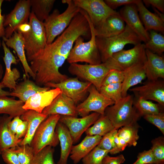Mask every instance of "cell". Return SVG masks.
<instances>
[{
    "label": "cell",
    "mask_w": 164,
    "mask_h": 164,
    "mask_svg": "<svg viewBox=\"0 0 164 164\" xmlns=\"http://www.w3.org/2000/svg\"><path fill=\"white\" fill-rule=\"evenodd\" d=\"M67 58L58 53L50 45H47L28 60L35 75V83L39 86H44L48 83H59L67 79L66 75L59 70Z\"/></svg>",
    "instance_id": "6da1fadb"
},
{
    "label": "cell",
    "mask_w": 164,
    "mask_h": 164,
    "mask_svg": "<svg viewBox=\"0 0 164 164\" xmlns=\"http://www.w3.org/2000/svg\"><path fill=\"white\" fill-rule=\"evenodd\" d=\"M80 37L87 39L91 37L88 22L80 9L67 28L50 45L60 54L68 58L74 43Z\"/></svg>",
    "instance_id": "7a4b0ae2"
},
{
    "label": "cell",
    "mask_w": 164,
    "mask_h": 164,
    "mask_svg": "<svg viewBox=\"0 0 164 164\" xmlns=\"http://www.w3.org/2000/svg\"><path fill=\"white\" fill-rule=\"evenodd\" d=\"M83 13L87 18L90 26V39L88 41L85 42L82 37L78 38L67 60L70 64L78 62H85L92 65L101 64L102 63L96 43L94 26L86 12L83 11Z\"/></svg>",
    "instance_id": "3957f363"
},
{
    "label": "cell",
    "mask_w": 164,
    "mask_h": 164,
    "mask_svg": "<svg viewBox=\"0 0 164 164\" xmlns=\"http://www.w3.org/2000/svg\"><path fill=\"white\" fill-rule=\"evenodd\" d=\"M96 41L102 63L113 54L122 50L127 44L136 46L142 42L138 36L127 25L119 34L110 37L96 36Z\"/></svg>",
    "instance_id": "277c9868"
},
{
    "label": "cell",
    "mask_w": 164,
    "mask_h": 164,
    "mask_svg": "<svg viewBox=\"0 0 164 164\" xmlns=\"http://www.w3.org/2000/svg\"><path fill=\"white\" fill-rule=\"evenodd\" d=\"M62 2L67 5L66 10L60 13L57 9H54L43 22L47 45L51 44L55 39L64 31L80 12V9L75 5L73 0H63Z\"/></svg>",
    "instance_id": "5b68a950"
},
{
    "label": "cell",
    "mask_w": 164,
    "mask_h": 164,
    "mask_svg": "<svg viewBox=\"0 0 164 164\" xmlns=\"http://www.w3.org/2000/svg\"><path fill=\"white\" fill-rule=\"evenodd\" d=\"M134 97L127 94L113 105L108 107L104 115L115 129L137 122L140 118L133 106Z\"/></svg>",
    "instance_id": "8992f818"
},
{
    "label": "cell",
    "mask_w": 164,
    "mask_h": 164,
    "mask_svg": "<svg viewBox=\"0 0 164 164\" xmlns=\"http://www.w3.org/2000/svg\"><path fill=\"white\" fill-rule=\"evenodd\" d=\"M60 117L59 114L49 115L39 125L30 145L34 154L47 146L53 147L58 145L55 128Z\"/></svg>",
    "instance_id": "52a82bcc"
},
{
    "label": "cell",
    "mask_w": 164,
    "mask_h": 164,
    "mask_svg": "<svg viewBox=\"0 0 164 164\" xmlns=\"http://www.w3.org/2000/svg\"><path fill=\"white\" fill-rule=\"evenodd\" d=\"M29 23L31 27L29 31L22 33L24 39V49L27 61L47 45L43 22L38 20L34 13L31 12Z\"/></svg>",
    "instance_id": "ba28073f"
},
{
    "label": "cell",
    "mask_w": 164,
    "mask_h": 164,
    "mask_svg": "<svg viewBox=\"0 0 164 164\" xmlns=\"http://www.w3.org/2000/svg\"><path fill=\"white\" fill-rule=\"evenodd\" d=\"M145 44L141 43L131 49L114 53L103 63L110 70L123 71L135 64L145 63Z\"/></svg>",
    "instance_id": "9c48e42d"
},
{
    "label": "cell",
    "mask_w": 164,
    "mask_h": 164,
    "mask_svg": "<svg viewBox=\"0 0 164 164\" xmlns=\"http://www.w3.org/2000/svg\"><path fill=\"white\" fill-rule=\"evenodd\" d=\"M70 64L68 69L70 73L91 83L99 91L104 77L110 70L103 63L96 65Z\"/></svg>",
    "instance_id": "30bf717a"
},
{
    "label": "cell",
    "mask_w": 164,
    "mask_h": 164,
    "mask_svg": "<svg viewBox=\"0 0 164 164\" xmlns=\"http://www.w3.org/2000/svg\"><path fill=\"white\" fill-rule=\"evenodd\" d=\"M114 103L101 94L92 84L89 89L87 97L76 107L78 115L82 117L88 115L91 111L104 115L106 109Z\"/></svg>",
    "instance_id": "8fae6325"
},
{
    "label": "cell",
    "mask_w": 164,
    "mask_h": 164,
    "mask_svg": "<svg viewBox=\"0 0 164 164\" xmlns=\"http://www.w3.org/2000/svg\"><path fill=\"white\" fill-rule=\"evenodd\" d=\"M75 5L85 12L94 27L101 24L110 15L118 13L103 0H73Z\"/></svg>",
    "instance_id": "7c38bea8"
},
{
    "label": "cell",
    "mask_w": 164,
    "mask_h": 164,
    "mask_svg": "<svg viewBox=\"0 0 164 164\" xmlns=\"http://www.w3.org/2000/svg\"><path fill=\"white\" fill-rule=\"evenodd\" d=\"M91 85L90 82L80 81L76 77L68 78L58 83H48L44 86L59 89L61 92L71 99L76 104L87 98Z\"/></svg>",
    "instance_id": "4fadbf2b"
},
{
    "label": "cell",
    "mask_w": 164,
    "mask_h": 164,
    "mask_svg": "<svg viewBox=\"0 0 164 164\" xmlns=\"http://www.w3.org/2000/svg\"><path fill=\"white\" fill-rule=\"evenodd\" d=\"M30 0H20L14 9L5 16L3 25L5 37L9 38L16 31L19 26L29 22L30 14Z\"/></svg>",
    "instance_id": "5bb4252c"
},
{
    "label": "cell",
    "mask_w": 164,
    "mask_h": 164,
    "mask_svg": "<svg viewBox=\"0 0 164 164\" xmlns=\"http://www.w3.org/2000/svg\"><path fill=\"white\" fill-rule=\"evenodd\" d=\"M101 115L94 112L81 118L60 115L59 121L68 129L73 139V143L77 142L83 134L93 125Z\"/></svg>",
    "instance_id": "9a60e30c"
},
{
    "label": "cell",
    "mask_w": 164,
    "mask_h": 164,
    "mask_svg": "<svg viewBox=\"0 0 164 164\" xmlns=\"http://www.w3.org/2000/svg\"><path fill=\"white\" fill-rule=\"evenodd\" d=\"M129 90L136 97L154 101L164 106V81L163 80H148L144 85Z\"/></svg>",
    "instance_id": "2e32d148"
},
{
    "label": "cell",
    "mask_w": 164,
    "mask_h": 164,
    "mask_svg": "<svg viewBox=\"0 0 164 164\" xmlns=\"http://www.w3.org/2000/svg\"><path fill=\"white\" fill-rule=\"evenodd\" d=\"M119 13L126 25L138 36L145 43L149 40V34L145 29L139 17L137 6L133 4L124 6Z\"/></svg>",
    "instance_id": "e0dca14e"
},
{
    "label": "cell",
    "mask_w": 164,
    "mask_h": 164,
    "mask_svg": "<svg viewBox=\"0 0 164 164\" xmlns=\"http://www.w3.org/2000/svg\"><path fill=\"white\" fill-rule=\"evenodd\" d=\"M76 107L71 99L61 92L42 113L48 116L59 114L77 117Z\"/></svg>",
    "instance_id": "ac0fdd59"
},
{
    "label": "cell",
    "mask_w": 164,
    "mask_h": 164,
    "mask_svg": "<svg viewBox=\"0 0 164 164\" xmlns=\"http://www.w3.org/2000/svg\"><path fill=\"white\" fill-rule=\"evenodd\" d=\"M61 92L59 89L55 88L37 93L27 100L24 103L23 108L26 110H33L42 113L43 110Z\"/></svg>",
    "instance_id": "d6986e66"
},
{
    "label": "cell",
    "mask_w": 164,
    "mask_h": 164,
    "mask_svg": "<svg viewBox=\"0 0 164 164\" xmlns=\"http://www.w3.org/2000/svg\"><path fill=\"white\" fill-rule=\"evenodd\" d=\"M2 39L8 47L12 48L16 53L24 68L25 77H29L30 76L34 80L35 75L28 63L26 55L24 40L22 34L15 31L10 37L7 38L4 36L2 37Z\"/></svg>",
    "instance_id": "ffe728a7"
},
{
    "label": "cell",
    "mask_w": 164,
    "mask_h": 164,
    "mask_svg": "<svg viewBox=\"0 0 164 164\" xmlns=\"http://www.w3.org/2000/svg\"><path fill=\"white\" fill-rule=\"evenodd\" d=\"M2 45L4 53L3 59L5 64V70L1 81L5 87L14 90L16 85V81L20 77V74L17 68H15L12 69L11 65L12 64H17L18 60L10 51L3 40L2 42Z\"/></svg>",
    "instance_id": "44dd1931"
},
{
    "label": "cell",
    "mask_w": 164,
    "mask_h": 164,
    "mask_svg": "<svg viewBox=\"0 0 164 164\" xmlns=\"http://www.w3.org/2000/svg\"><path fill=\"white\" fill-rule=\"evenodd\" d=\"M125 22L119 13L108 17L100 25L94 27L96 36L110 37L123 32L125 27Z\"/></svg>",
    "instance_id": "7402d4cb"
},
{
    "label": "cell",
    "mask_w": 164,
    "mask_h": 164,
    "mask_svg": "<svg viewBox=\"0 0 164 164\" xmlns=\"http://www.w3.org/2000/svg\"><path fill=\"white\" fill-rule=\"evenodd\" d=\"M145 63L135 64L123 71L124 79L122 83L123 97L127 95L128 91L131 88L141 83L146 78Z\"/></svg>",
    "instance_id": "603a6c76"
},
{
    "label": "cell",
    "mask_w": 164,
    "mask_h": 164,
    "mask_svg": "<svg viewBox=\"0 0 164 164\" xmlns=\"http://www.w3.org/2000/svg\"><path fill=\"white\" fill-rule=\"evenodd\" d=\"M146 60L144 63L146 78L149 81L164 78V59L146 49Z\"/></svg>",
    "instance_id": "cb8c5ba5"
},
{
    "label": "cell",
    "mask_w": 164,
    "mask_h": 164,
    "mask_svg": "<svg viewBox=\"0 0 164 164\" xmlns=\"http://www.w3.org/2000/svg\"><path fill=\"white\" fill-rule=\"evenodd\" d=\"M55 131L60 146V154L57 164H67L73 143L72 137L66 126L59 122L57 123Z\"/></svg>",
    "instance_id": "d4e9b609"
},
{
    "label": "cell",
    "mask_w": 164,
    "mask_h": 164,
    "mask_svg": "<svg viewBox=\"0 0 164 164\" xmlns=\"http://www.w3.org/2000/svg\"><path fill=\"white\" fill-rule=\"evenodd\" d=\"M48 116L33 110H27L20 116L21 120L26 121L28 124L27 133L19 145H30L35 132L40 124L48 117Z\"/></svg>",
    "instance_id": "484cf974"
},
{
    "label": "cell",
    "mask_w": 164,
    "mask_h": 164,
    "mask_svg": "<svg viewBox=\"0 0 164 164\" xmlns=\"http://www.w3.org/2000/svg\"><path fill=\"white\" fill-rule=\"evenodd\" d=\"M102 137L100 136L86 135L78 144L72 146L70 158L74 164L78 163L82 159L100 142Z\"/></svg>",
    "instance_id": "4316f807"
},
{
    "label": "cell",
    "mask_w": 164,
    "mask_h": 164,
    "mask_svg": "<svg viewBox=\"0 0 164 164\" xmlns=\"http://www.w3.org/2000/svg\"><path fill=\"white\" fill-rule=\"evenodd\" d=\"M141 20L145 29L163 32L164 21L155 13L150 12L145 7L142 0H138L135 4Z\"/></svg>",
    "instance_id": "83f0119b"
},
{
    "label": "cell",
    "mask_w": 164,
    "mask_h": 164,
    "mask_svg": "<svg viewBox=\"0 0 164 164\" xmlns=\"http://www.w3.org/2000/svg\"><path fill=\"white\" fill-rule=\"evenodd\" d=\"M50 89V88L49 87H41L32 80L26 78L16 84L15 89L10 92V96L17 97L19 100L25 103L34 94Z\"/></svg>",
    "instance_id": "f1b7e54d"
},
{
    "label": "cell",
    "mask_w": 164,
    "mask_h": 164,
    "mask_svg": "<svg viewBox=\"0 0 164 164\" xmlns=\"http://www.w3.org/2000/svg\"><path fill=\"white\" fill-rule=\"evenodd\" d=\"M12 119L6 115L0 117V145L2 151L19 145L22 139H17L9 129L8 124Z\"/></svg>",
    "instance_id": "f546056e"
},
{
    "label": "cell",
    "mask_w": 164,
    "mask_h": 164,
    "mask_svg": "<svg viewBox=\"0 0 164 164\" xmlns=\"http://www.w3.org/2000/svg\"><path fill=\"white\" fill-rule=\"evenodd\" d=\"M24 103L13 97L0 96V114H5L13 118L20 116L26 111L23 108Z\"/></svg>",
    "instance_id": "4dcf8cb0"
},
{
    "label": "cell",
    "mask_w": 164,
    "mask_h": 164,
    "mask_svg": "<svg viewBox=\"0 0 164 164\" xmlns=\"http://www.w3.org/2000/svg\"><path fill=\"white\" fill-rule=\"evenodd\" d=\"M139 126L137 122L120 128L117 135L122 143L125 145L135 146L139 138Z\"/></svg>",
    "instance_id": "1f68e13d"
},
{
    "label": "cell",
    "mask_w": 164,
    "mask_h": 164,
    "mask_svg": "<svg viewBox=\"0 0 164 164\" xmlns=\"http://www.w3.org/2000/svg\"><path fill=\"white\" fill-rule=\"evenodd\" d=\"M133 104L140 117L163 112L164 106L142 98H134Z\"/></svg>",
    "instance_id": "d6a6232c"
},
{
    "label": "cell",
    "mask_w": 164,
    "mask_h": 164,
    "mask_svg": "<svg viewBox=\"0 0 164 164\" xmlns=\"http://www.w3.org/2000/svg\"><path fill=\"white\" fill-rule=\"evenodd\" d=\"M55 0H30L31 12L39 21L43 22L48 17Z\"/></svg>",
    "instance_id": "836d02e7"
},
{
    "label": "cell",
    "mask_w": 164,
    "mask_h": 164,
    "mask_svg": "<svg viewBox=\"0 0 164 164\" xmlns=\"http://www.w3.org/2000/svg\"><path fill=\"white\" fill-rule=\"evenodd\" d=\"M85 132L86 135H99L103 137L115 128L106 115H101L99 118Z\"/></svg>",
    "instance_id": "e575fe53"
},
{
    "label": "cell",
    "mask_w": 164,
    "mask_h": 164,
    "mask_svg": "<svg viewBox=\"0 0 164 164\" xmlns=\"http://www.w3.org/2000/svg\"><path fill=\"white\" fill-rule=\"evenodd\" d=\"M149 39L145 44L146 49L152 53L161 56L164 51V37L156 31H149Z\"/></svg>",
    "instance_id": "d590c367"
},
{
    "label": "cell",
    "mask_w": 164,
    "mask_h": 164,
    "mask_svg": "<svg viewBox=\"0 0 164 164\" xmlns=\"http://www.w3.org/2000/svg\"><path fill=\"white\" fill-rule=\"evenodd\" d=\"M99 92L115 103L123 97L122 94V83H114L102 86Z\"/></svg>",
    "instance_id": "8d00e7d4"
},
{
    "label": "cell",
    "mask_w": 164,
    "mask_h": 164,
    "mask_svg": "<svg viewBox=\"0 0 164 164\" xmlns=\"http://www.w3.org/2000/svg\"><path fill=\"white\" fill-rule=\"evenodd\" d=\"M54 149L47 146L34 154L30 164H55L53 159Z\"/></svg>",
    "instance_id": "74e56055"
},
{
    "label": "cell",
    "mask_w": 164,
    "mask_h": 164,
    "mask_svg": "<svg viewBox=\"0 0 164 164\" xmlns=\"http://www.w3.org/2000/svg\"><path fill=\"white\" fill-rule=\"evenodd\" d=\"M11 148L17 154L20 164H30L34 154L29 145H19Z\"/></svg>",
    "instance_id": "f35d334b"
},
{
    "label": "cell",
    "mask_w": 164,
    "mask_h": 164,
    "mask_svg": "<svg viewBox=\"0 0 164 164\" xmlns=\"http://www.w3.org/2000/svg\"><path fill=\"white\" fill-rule=\"evenodd\" d=\"M118 129L114 128L103 136L97 146L101 149L108 151L111 154L119 153L114 142L115 136Z\"/></svg>",
    "instance_id": "ab89813d"
},
{
    "label": "cell",
    "mask_w": 164,
    "mask_h": 164,
    "mask_svg": "<svg viewBox=\"0 0 164 164\" xmlns=\"http://www.w3.org/2000/svg\"><path fill=\"white\" fill-rule=\"evenodd\" d=\"M109 153L97 146L82 159L83 164H99Z\"/></svg>",
    "instance_id": "60d3db41"
},
{
    "label": "cell",
    "mask_w": 164,
    "mask_h": 164,
    "mask_svg": "<svg viewBox=\"0 0 164 164\" xmlns=\"http://www.w3.org/2000/svg\"><path fill=\"white\" fill-rule=\"evenodd\" d=\"M151 149L157 164H164V138L163 136L155 138L151 141Z\"/></svg>",
    "instance_id": "b9f144b4"
},
{
    "label": "cell",
    "mask_w": 164,
    "mask_h": 164,
    "mask_svg": "<svg viewBox=\"0 0 164 164\" xmlns=\"http://www.w3.org/2000/svg\"><path fill=\"white\" fill-rule=\"evenodd\" d=\"M124 79L123 71L115 70H110L104 77L101 86L112 83H122Z\"/></svg>",
    "instance_id": "7bdbcfd3"
},
{
    "label": "cell",
    "mask_w": 164,
    "mask_h": 164,
    "mask_svg": "<svg viewBox=\"0 0 164 164\" xmlns=\"http://www.w3.org/2000/svg\"><path fill=\"white\" fill-rule=\"evenodd\" d=\"M147 121L156 126L164 135V113L147 115L143 116Z\"/></svg>",
    "instance_id": "ee69618b"
},
{
    "label": "cell",
    "mask_w": 164,
    "mask_h": 164,
    "mask_svg": "<svg viewBox=\"0 0 164 164\" xmlns=\"http://www.w3.org/2000/svg\"><path fill=\"white\" fill-rule=\"evenodd\" d=\"M132 164H157V163L150 149L139 153L137 160Z\"/></svg>",
    "instance_id": "f6af8a7d"
},
{
    "label": "cell",
    "mask_w": 164,
    "mask_h": 164,
    "mask_svg": "<svg viewBox=\"0 0 164 164\" xmlns=\"http://www.w3.org/2000/svg\"><path fill=\"white\" fill-rule=\"evenodd\" d=\"M1 154L3 161L7 164H20L17 154L11 148L3 150Z\"/></svg>",
    "instance_id": "bcb514c9"
},
{
    "label": "cell",
    "mask_w": 164,
    "mask_h": 164,
    "mask_svg": "<svg viewBox=\"0 0 164 164\" xmlns=\"http://www.w3.org/2000/svg\"><path fill=\"white\" fill-rule=\"evenodd\" d=\"M138 0H105L106 4L111 9L115 10L119 7L131 4H136Z\"/></svg>",
    "instance_id": "7dc6e473"
},
{
    "label": "cell",
    "mask_w": 164,
    "mask_h": 164,
    "mask_svg": "<svg viewBox=\"0 0 164 164\" xmlns=\"http://www.w3.org/2000/svg\"><path fill=\"white\" fill-rule=\"evenodd\" d=\"M125 161L124 156L120 154L116 157L111 156L108 155L103 159L102 164H121Z\"/></svg>",
    "instance_id": "c3c4849f"
},
{
    "label": "cell",
    "mask_w": 164,
    "mask_h": 164,
    "mask_svg": "<svg viewBox=\"0 0 164 164\" xmlns=\"http://www.w3.org/2000/svg\"><path fill=\"white\" fill-rule=\"evenodd\" d=\"M28 128V124L26 121H22L18 126L15 134V136L18 139L23 138L26 135Z\"/></svg>",
    "instance_id": "681fc988"
},
{
    "label": "cell",
    "mask_w": 164,
    "mask_h": 164,
    "mask_svg": "<svg viewBox=\"0 0 164 164\" xmlns=\"http://www.w3.org/2000/svg\"><path fill=\"white\" fill-rule=\"evenodd\" d=\"M142 2L146 5H151L161 12L164 13V0H143Z\"/></svg>",
    "instance_id": "f907efd6"
},
{
    "label": "cell",
    "mask_w": 164,
    "mask_h": 164,
    "mask_svg": "<svg viewBox=\"0 0 164 164\" xmlns=\"http://www.w3.org/2000/svg\"><path fill=\"white\" fill-rule=\"evenodd\" d=\"M20 116H17L13 118L8 124V127L10 131L15 135L16 129L22 121Z\"/></svg>",
    "instance_id": "816d5d0a"
},
{
    "label": "cell",
    "mask_w": 164,
    "mask_h": 164,
    "mask_svg": "<svg viewBox=\"0 0 164 164\" xmlns=\"http://www.w3.org/2000/svg\"><path fill=\"white\" fill-rule=\"evenodd\" d=\"M4 0H0V37H3L5 36V28L3 23L5 16L2 14L1 7Z\"/></svg>",
    "instance_id": "f5cc1de1"
},
{
    "label": "cell",
    "mask_w": 164,
    "mask_h": 164,
    "mask_svg": "<svg viewBox=\"0 0 164 164\" xmlns=\"http://www.w3.org/2000/svg\"><path fill=\"white\" fill-rule=\"evenodd\" d=\"M31 27L29 22L19 26L16 31H18L21 33H24L29 32L30 29Z\"/></svg>",
    "instance_id": "db71d44e"
},
{
    "label": "cell",
    "mask_w": 164,
    "mask_h": 164,
    "mask_svg": "<svg viewBox=\"0 0 164 164\" xmlns=\"http://www.w3.org/2000/svg\"><path fill=\"white\" fill-rule=\"evenodd\" d=\"M5 86L1 81L0 82V96H10V92L3 90V88Z\"/></svg>",
    "instance_id": "11a10c76"
},
{
    "label": "cell",
    "mask_w": 164,
    "mask_h": 164,
    "mask_svg": "<svg viewBox=\"0 0 164 164\" xmlns=\"http://www.w3.org/2000/svg\"><path fill=\"white\" fill-rule=\"evenodd\" d=\"M152 9L155 12V13L157 15L160 19L164 21V14L154 8L153 7Z\"/></svg>",
    "instance_id": "9f6ffc18"
},
{
    "label": "cell",
    "mask_w": 164,
    "mask_h": 164,
    "mask_svg": "<svg viewBox=\"0 0 164 164\" xmlns=\"http://www.w3.org/2000/svg\"><path fill=\"white\" fill-rule=\"evenodd\" d=\"M3 73V70L2 65L0 63V80L1 79L2 77Z\"/></svg>",
    "instance_id": "6f0895ef"
},
{
    "label": "cell",
    "mask_w": 164,
    "mask_h": 164,
    "mask_svg": "<svg viewBox=\"0 0 164 164\" xmlns=\"http://www.w3.org/2000/svg\"><path fill=\"white\" fill-rule=\"evenodd\" d=\"M2 152V151L1 149L0 145V154H1Z\"/></svg>",
    "instance_id": "680465c9"
},
{
    "label": "cell",
    "mask_w": 164,
    "mask_h": 164,
    "mask_svg": "<svg viewBox=\"0 0 164 164\" xmlns=\"http://www.w3.org/2000/svg\"><path fill=\"white\" fill-rule=\"evenodd\" d=\"M1 45H2V43L1 42V41L0 40V47H1Z\"/></svg>",
    "instance_id": "91938a15"
},
{
    "label": "cell",
    "mask_w": 164,
    "mask_h": 164,
    "mask_svg": "<svg viewBox=\"0 0 164 164\" xmlns=\"http://www.w3.org/2000/svg\"><path fill=\"white\" fill-rule=\"evenodd\" d=\"M102 164V162H101V163H100V164Z\"/></svg>",
    "instance_id": "94428289"
}]
</instances>
